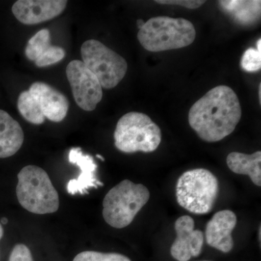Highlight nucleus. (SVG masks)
<instances>
[{"mask_svg":"<svg viewBox=\"0 0 261 261\" xmlns=\"http://www.w3.org/2000/svg\"><path fill=\"white\" fill-rule=\"evenodd\" d=\"M18 109L21 116L32 124H42L45 121L39 103L29 90L23 91L19 95Z\"/></svg>","mask_w":261,"mask_h":261,"instance_id":"f3484780","label":"nucleus"},{"mask_svg":"<svg viewBox=\"0 0 261 261\" xmlns=\"http://www.w3.org/2000/svg\"><path fill=\"white\" fill-rule=\"evenodd\" d=\"M258 232H259V241H260V240H261V237H260V235H261V229H260V226H259V230H258Z\"/></svg>","mask_w":261,"mask_h":261,"instance_id":"cd10ccee","label":"nucleus"},{"mask_svg":"<svg viewBox=\"0 0 261 261\" xmlns=\"http://www.w3.org/2000/svg\"><path fill=\"white\" fill-rule=\"evenodd\" d=\"M219 181L205 168H196L183 173L176 186L178 205L194 214H208L216 203Z\"/></svg>","mask_w":261,"mask_h":261,"instance_id":"39448f33","label":"nucleus"},{"mask_svg":"<svg viewBox=\"0 0 261 261\" xmlns=\"http://www.w3.org/2000/svg\"><path fill=\"white\" fill-rule=\"evenodd\" d=\"M29 91L37 99L45 118L58 123L66 117L69 101L61 92L49 84L39 82L33 84Z\"/></svg>","mask_w":261,"mask_h":261,"instance_id":"f8f14e48","label":"nucleus"},{"mask_svg":"<svg viewBox=\"0 0 261 261\" xmlns=\"http://www.w3.org/2000/svg\"><path fill=\"white\" fill-rule=\"evenodd\" d=\"M260 1H219L223 10L240 23H253L260 18Z\"/></svg>","mask_w":261,"mask_h":261,"instance_id":"dca6fc26","label":"nucleus"},{"mask_svg":"<svg viewBox=\"0 0 261 261\" xmlns=\"http://www.w3.org/2000/svg\"><path fill=\"white\" fill-rule=\"evenodd\" d=\"M50 45V33L47 29H42L29 39L25 49V56L35 62Z\"/></svg>","mask_w":261,"mask_h":261,"instance_id":"a211bd4d","label":"nucleus"},{"mask_svg":"<svg viewBox=\"0 0 261 261\" xmlns=\"http://www.w3.org/2000/svg\"><path fill=\"white\" fill-rule=\"evenodd\" d=\"M241 66L245 71L253 73L260 70L261 51L254 48L247 49L241 60Z\"/></svg>","mask_w":261,"mask_h":261,"instance_id":"412c9836","label":"nucleus"},{"mask_svg":"<svg viewBox=\"0 0 261 261\" xmlns=\"http://www.w3.org/2000/svg\"><path fill=\"white\" fill-rule=\"evenodd\" d=\"M1 222L3 224H8V219H5V218H3V219H2Z\"/></svg>","mask_w":261,"mask_h":261,"instance_id":"a878e982","label":"nucleus"},{"mask_svg":"<svg viewBox=\"0 0 261 261\" xmlns=\"http://www.w3.org/2000/svg\"><path fill=\"white\" fill-rule=\"evenodd\" d=\"M202 261H210V260H202Z\"/></svg>","mask_w":261,"mask_h":261,"instance_id":"c756f323","label":"nucleus"},{"mask_svg":"<svg viewBox=\"0 0 261 261\" xmlns=\"http://www.w3.org/2000/svg\"><path fill=\"white\" fill-rule=\"evenodd\" d=\"M161 138V128L142 113L130 112L122 116L114 132L115 146L125 153L154 152Z\"/></svg>","mask_w":261,"mask_h":261,"instance_id":"423d86ee","label":"nucleus"},{"mask_svg":"<svg viewBox=\"0 0 261 261\" xmlns=\"http://www.w3.org/2000/svg\"><path fill=\"white\" fill-rule=\"evenodd\" d=\"M67 4L65 0H19L13 5L12 12L20 23L34 25L61 15Z\"/></svg>","mask_w":261,"mask_h":261,"instance_id":"9d476101","label":"nucleus"},{"mask_svg":"<svg viewBox=\"0 0 261 261\" xmlns=\"http://www.w3.org/2000/svg\"><path fill=\"white\" fill-rule=\"evenodd\" d=\"M261 85L260 84V86H259V98H260V99H261Z\"/></svg>","mask_w":261,"mask_h":261,"instance_id":"c85d7f7f","label":"nucleus"},{"mask_svg":"<svg viewBox=\"0 0 261 261\" xmlns=\"http://www.w3.org/2000/svg\"><path fill=\"white\" fill-rule=\"evenodd\" d=\"M241 116L238 95L228 86L220 85L211 89L192 106L188 119L201 140L216 142L232 133Z\"/></svg>","mask_w":261,"mask_h":261,"instance_id":"f257e3e1","label":"nucleus"},{"mask_svg":"<svg viewBox=\"0 0 261 261\" xmlns=\"http://www.w3.org/2000/svg\"><path fill=\"white\" fill-rule=\"evenodd\" d=\"M226 163L228 168L237 174L247 175L252 183L261 186V152L247 154L233 152L228 154Z\"/></svg>","mask_w":261,"mask_h":261,"instance_id":"2eb2a0df","label":"nucleus"},{"mask_svg":"<svg viewBox=\"0 0 261 261\" xmlns=\"http://www.w3.org/2000/svg\"><path fill=\"white\" fill-rule=\"evenodd\" d=\"M73 261H132L126 255L119 253H104L96 251L80 252Z\"/></svg>","mask_w":261,"mask_h":261,"instance_id":"6ab92c4d","label":"nucleus"},{"mask_svg":"<svg viewBox=\"0 0 261 261\" xmlns=\"http://www.w3.org/2000/svg\"><path fill=\"white\" fill-rule=\"evenodd\" d=\"M3 234H4V230H3V226H2V224H0V240L3 238Z\"/></svg>","mask_w":261,"mask_h":261,"instance_id":"393cba45","label":"nucleus"},{"mask_svg":"<svg viewBox=\"0 0 261 261\" xmlns=\"http://www.w3.org/2000/svg\"><path fill=\"white\" fill-rule=\"evenodd\" d=\"M96 157H97V159H100L101 161H105L104 158H103L102 155H100V154H96Z\"/></svg>","mask_w":261,"mask_h":261,"instance_id":"bb28decb","label":"nucleus"},{"mask_svg":"<svg viewBox=\"0 0 261 261\" xmlns=\"http://www.w3.org/2000/svg\"><path fill=\"white\" fill-rule=\"evenodd\" d=\"M195 37V27L190 20L168 16L149 19L137 34L141 45L152 53L186 47Z\"/></svg>","mask_w":261,"mask_h":261,"instance_id":"f03ea898","label":"nucleus"},{"mask_svg":"<svg viewBox=\"0 0 261 261\" xmlns=\"http://www.w3.org/2000/svg\"><path fill=\"white\" fill-rule=\"evenodd\" d=\"M17 198L20 205L29 212L48 214L59 208L58 192L47 173L37 166H27L18 174Z\"/></svg>","mask_w":261,"mask_h":261,"instance_id":"7ed1b4c3","label":"nucleus"},{"mask_svg":"<svg viewBox=\"0 0 261 261\" xmlns=\"http://www.w3.org/2000/svg\"><path fill=\"white\" fill-rule=\"evenodd\" d=\"M155 3L163 5H180L188 9H197L205 4V1L201 0H157Z\"/></svg>","mask_w":261,"mask_h":261,"instance_id":"5701e85b","label":"nucleus"},{"mask_svg":"<svg viewBox=\"0 0 261 261\" xmlns=\"http://www.w3.org/2000/svg\"><path fill=\"white\" fill-rule=\"evenodd\" d=\"M237 221L233 211L224 210L215 214L206 225L205 237L207 245L224 253L231 251L234 245L231 233Z\"/></svg>","mask_w":261,"mask_h":261,"instance_id":"9b49d317","label":"nucleus"},{"mask_svg":"<svg viewBox=\"0 0 261 261\" xmlns=\"http://www.w3.org/2000/svg\"><path fill=\"white\" fill-rule=\"evenodd\" d=\"M145 23V22H144L143 20H141V19H140V20H137V27H138V28L140 29L142 28V27H143L144 24Z\"/></svg>","mask_w":261,"mask_h":261,"instance_id":"b1692460","label":"nucleus"},{"mask_svg":"<svg viewBox=\"0 0 261 261\" xmlns=\"http://www.w3.org/2000/svg\"><path fill=\"white\" fill-rule=\"evenodd\" d=\"M83 63L99 80L102 87H116L124 78L128 64L123 57L95 39H89L81 48Z\"/></svg>","mask_w":261,"mask_h":261,"instance_id":"0eeeda50","label":"nucleus"},{"mask_svg":"<svg viewBox=\"0 0 261 261\" xmlns=\"http://www.w3.org/2000/svg\"><path fill=\"white\" fill-rule=\"evenodd\" d=\"M150 194L143 185L125 179L113 187L103 200L102 216L108 225L123 228L147 203Z\"/></svg>","mask_w":261,"mask_h":261,"instance_id":"20e7f679","label":"nucleus"},{"mask_svg":"<svg viewBox=\"0 0 261 261\" xmlns=\"http://www.w3.org/2000/svg\"><path fill=\"white\" fill-rule=\"evenodd\" d=\"M8 261H34L32 252L27 245L18 244L15 245L10 252Z\"/></svg>","mask_w":261,"mask_h":261,"instance_id":"4be33fe9","label":"nucleus"},{"mask_svg":"<svg viewBox=\"0 0 261 261\" xmlns=\"http://www.w3.org/2000/svg\"><path fill=\"white\" fill-rule=\"evenodd\" d=\"M176 238L171 247V256L178 261L198 257L204 243L203 233L195 229V221L189 216L178 218L175 222Z\"/></svg>","mask_w":261,"mask_h":261,"instance_id":"1a4fd4ad","label":"nucleus"},{"mask_svg":"<svg viewBox=\"0 0 261 261\" xmlns=\"http://www.w3.org/2000/svg\"><path fill=\"white\" fill-rule=\"evenodd\" d=\"M68 159L70 163L76 165L81 170L78 178L68 181L67 191L70 195H85L91 188H98L104 185L98 180L96 175L97 166L92 156L84 154L82 149L77 147L70 149Z\"/></svg>","mask_w":261,"mask_h":261,"instance_id":"ddd939ff","label":"nucleus"},{"mask_svg":"<svg viewBox=\"0 0 261 261\" xmlns=\"http://www.w3.org/2000/svg\"><path fill=\"white\" fill-rule=\"evenodd\" d=\"M65 56V51L63 48L50 45L34 63L39 68L49 66L59 63Z\"/></svg>","mask_w":261,"mask_h":261,"instance_id":"aec40b11","label":"nucleus"},{"mask_svg":"<svg viewBox=\"0 0 261 261\" xmlns=\"http://www.w3.org/2000/svg\"><path fill=\"white\" fill-rule=\"evenodd\" d=\"M66 75L76 104L84 111H94L102 100L103 94L102 86L96 75L78 60L68 63Z\"/></svg>","mask_w":261,"mask_h":261,"instance_id":"6e6552de","label":"nucleus"},{"mask_svg":"<svg viewBox=\"0 0 261 261\" xmlns=\"http://www.w3.org/2000/svg\"><path fill=\"white\" fill-rule=\"evenodd\" d=\"M23 130L9 113L0 110V159L14 155L23 145Z\"/></svg>","mask_w":261,"mask_h":261,"instance_id":"4468645a","label":"nucleus"}]
</instances>
